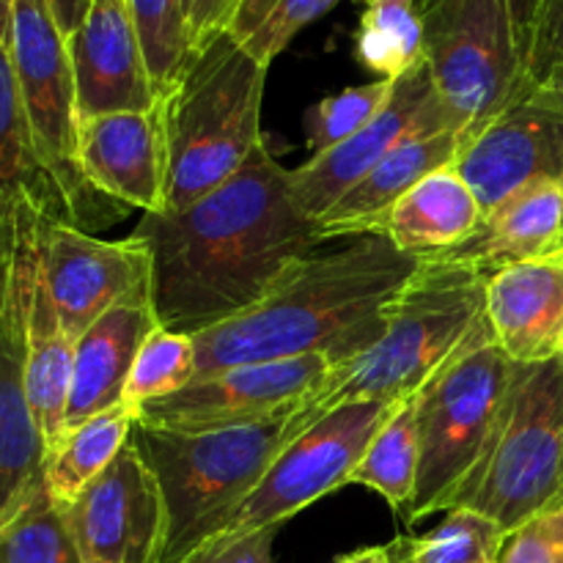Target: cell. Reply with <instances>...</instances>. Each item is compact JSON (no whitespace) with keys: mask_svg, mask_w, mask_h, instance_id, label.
Instances as JSON below:
<instances>
[{"mask_svg":"<svg viewBox=\"0 0 563 563\" xmlns=\"http://www.w3.org/2000/svg\"><path fill=\"white\" fill-rule=\"evenodd\" d=\"M132 234L152 253L159 328L187 335L256 306L328 242L297 212L289 168L267 141L229 181L179 212L143 214Z\"/></svg>","mask_w":563,"mask_h":563,"instance_id":"cell-1","label":"cell"},{"mask_svg":"<svg viewBox=\"0 0 563 563\" xmlns=\"http://www.w3.org/2000/svg\"><path fill=\"white\" fill-rule=\"evenodd\" d=\"M421 267L379 234L346 236L297 262L256 306L192 335L198 374L247 363L328 355L333 366L385 333L390 308Z\"/></svg>","mask_w":563,"mask_h":563,"instance_id":"cell-2","label":"cell"},{"mask_svg":"<svg viewBox=\"0 0 563 563\" xmlns=\"http://www.w3.org/2000/svg\"><path fill=\"white\" fill-rule=\"evenodd\" d=\"M487 273L445 253L421 256V267L390 308L385 333L352 361L333 366L300 410L286 421L291 443L311 423L350 401H407L487 322Z\"/></svg>","mask_w":563,"mask_h":563,"instance_id":"cell-3","label":"cell"},{"mask_svg":"<svg viewBox=\"0 0 563 563\" xmlns=\"http://www.w3.org/2000/svg\"><path fill=\"white\" fill-rule=\"evenodd\" d=\"M264 82L267 66L225 31L190 55L165 93L170 168L163 214L179 212L229 181L262 146Z\"/></svg>","mask_w":563,"mask_h":563,"instance_id":"cell-4","label":"cell"},{"mask_svg":"<svg viewBox=\"0 0 563 563\" xmlns=\"http://www.w3.org/2000/svg\"><path fill=\"white\" fill-rule=\"evenodd\" d=\"M286 421L198 434L132 429V443L163 498L165 531L157 563H192L212 544L284 451Z\"/></svg>","mask_w":563,"mask_h":563,"instance_id":"cell-5","label":"cell"},{"mask_svg":"<svg viewBox=\"0 0 563 563\" xmlns=\"http://www.w3.org/2000/svg\"><path fill=\"white\" fill-rule=\"evenodd\" d=\"M517 363L504 355L484 322L473 339L418 390L416 416L421 471L407 522L454 509L462 487L495 438Z\"/></svg>","mask_w":563,"mask_h":563,"instance_id":"cell-6","label":"cell"},{"mask_svg":"<svg viewBox=\"0 0 563 563\" xmlns=\"http://www.w3.org/2000/svg\"><path fill=\"white\" fill-rule=\"evenodd\" d=\"M563 500V357L517 366L487 454L456 506L493 517L506 533Z\"/></svg>","mask_w":563,"mask_h":563,"instance_id":"cell-7","label":"cell"},{"mask_svg":"<svg viewBox=\"0 0 563 563\" xmlns=\"http://www.w3.org/2000/svg\"><path fill=\"white\" fill-rule=\"evenodd\" d=\"M47 218L25 192L0 201V522L42 482L47 462L27 401V311Z\"/></svg>","mask_w":563,"mask_h":563,"instance_id":"cell-8","label":"cell"},{"mask_svg":"<svg viewBox=\"0 0 563 563\" xmlns=\"http://www.w3.org/2000/svg\"><path fill=\"white\" fill-rule=\"evenodd\" d=\"M418 9L434 88L471 135L531 93L526 53L504 0H427Z\"/></svg>","mask_w":563,"mask_h":563,"instance_id":"cell-9","label":"cell"},{"mask_svg":"<svg viewBox=\"0 0 563 563\" xmlns=\"http://www.w3.org/2000/svg\"><path fill=\"white\" fill-rule=\"evenodd\" d=\"M399 407L401 401H350L311 423L300 438L284 445L258 487L247 495L245 504L203 553L229 548L253 533L278 531L286 520L324 495L346 487L368 443Z\"/></svg>","mask_w":563,"mask_h":563,"instance_id":"cell-10","label":"cell"},{"mask_svg":"<svg viewBox=\"0 0 563 563\" xmlns=\"http://www.w3.org/2000/svg\"><path fill=\"white\" fill-rule=\"evenodd\" d=\"M9 53L38 152L64 187L77 225H104V214H121L126 207L99 196L77 163L75 71L47 0H14Z\"/></svg>","mask_w":563,"mask_h":563,"instance_id":"cell-11","label":"cell"},{"mask_svg":"<svg viewBox=\"0 0 563 563\" xmlns=\"http://www.w3.org/2000/svg\"><path fill=\"white\" fill-rule=\"evenodd\" d=\"M333 368L328 355L247 363L192 379L179 394L135 410V427L163 432H220L291 418Z\"/></svg>","mask_w":563,"mask_h":563,"instance_id":"cell-12","label":"cell"},{"mask_svg":"<svg viewBox=\"0 0 563 563\" xmlns=\"http://www.w3.org/2000/svg\"><path fill=\"white\" fill-rule=\"evenodd\" d=\"M465 126L454 119L434 88L427 60L394 80L388 104L366 126L328 152L311 154L300 168L289 170V190L297 212L319 223L324 212L366 179L396 146L418 132ZM467 132V130H465ZM471 135V132H467Z\"/></svg>","mask_w":563,"mask_h":563,"instance_id":"cell-13","label":"cell"},{"mask_svg":"<svg viewBox=\"0 0 563 563\" xmlns=\"http://www.w3.org/2000/svg\"><path fill=\"white\" fill-rule=\"evenodd\" d=\"M42 278L60 324L80 339L99 317L126 302H154V264L146 242L97 240L86 229L44 220Z\"/></svg>","mask_w":563,"mask_h":563,"instance_id":"cell-14","label":"cell"},{"mask_svg":"<svg viewBox=\"0 0 563 563\" xmlns=\"http://www.w3.org/2000/svg\"><path fill=\"white\" fill-rule=\"evenodd\" d=\"M64 509L82 563H157L163 498L132 440Z\"/></svg>","mask_w":563,"mask_h":563,"instance_id":"cell-15","label":"cell"},{"mask_svg":"<svg viewBox=\"0 0 563 563\" xmlns=\"http://www.w3.org/2000/svg\"><path fill=\"white\" fill-rule=\"evenodd\" d=\"M77 163L88 185L108 201L163 214L170 168L165 99L152 110H121L80 121Z\"/></svg>","mask_w":563,"mask_h":563,"instance_id":"cell-16","label":"cell"},{"mask_svg":"<svg viewBox=\"0 0 563 563\" xmlns=\"http://www.w3.org/2000/svg\"><path fill=\"white\" fill-rule=\"evenodd\" d=\"M66 47L80 121L121 110H152L163 102L126 0H91L77 31L66 36Z\"/></svg>","mask_w":563,"mask_h":563,"instance_id":"cell-17","label":"cell"},{"mask_svg":"<svg viewBox=\"0 0 563 563\" xmlns=\"http://www.w3.org/2000/svg\"><path fill=\"white\" fill-rule=\"evenodd\" d=\"M454 168L487 214L531 181L561 179L563 124L522 99L467 137Z\"/></svg>","mask_w":563,"mask_h":563,"instance_id":"cell-18","label":"cell"},{"mask_svg":"<svg viewBox=\"0 0 563 563\" xmlns=\"http://www.w3.org/2000/svg\"><path fill=\"white\" fill-rule=\"evenodd\" d=\"M484 311L495 344L517 366L563 357V247L495 269Z\"/></svg>","mask_w":563,"mask_h":563,"instance_id":"cell-19","label":"cell"},{"mask_svg":"<svg viewBox=\"0 0 563 563\" xmlns=\"http://www.w3.org/2000/svg\"><path fill=\"white\" fill-rule=\"evenodd\" d=\"M157 328L154 302H126L99 317L77 339L64 432L110 407L124 405L132 363L148 333Z\"/></svg>","mask_w":563,"mask_h":563,"instance_id":"cell-20","label":"cell"},{"mask_svg":"<svg viewBox=\"0 0 563 563\" xmlns=\"http://www.w3.org/2000/svg\"><path fill=\"white\" fill-rule=\"evenodd\" d=\"M559 247H563L561 179H537L489 209L471 240L440 253L493 275L506 264L531 262Z\"/></svg>","mask_w":563,"mask_h":563,"instance_id":"cell-21","label":"cell"},{"mask_svg":"<svg viewBox=\"0 0 563 563\" xmlns=\"http://www.w3.org/2000/svg\"><path fill=\"white\" fill-rule=\"evenodd\" d=\"M467 137L471 135L465 130H460V126L418 132V135L407 137L366 179L357 181L350 192H344L319 218V229H322L324 240L330 242L366 234L368 225L379 214L388 212L418 181L427 179L434 170L454 165Z\"/></svg>","mask_w":563,"mask_h":563,"instance_id":"cell-22","label":"cell"},{"mask_svg":"<svg viewBox=\"0 0 563 563\" xmlns=\"http://www.w3.org/2000/svg\"><path fill=\"white\" fill-rule=\"evenodd\" d=\"M484 212L476 196L454 165L429 174L388 212L379 214L366 234H379L401 253L429 256L451 251L471 240L482 225Z\"/></svg>","mask_w":563,"mask_h":563,"instance_id":"cell-23","label":"cell"},{"mask_svg":"<svg viewBox=\"0 0 563 563\" xmlns=\"http://www.w3.org/2000/svg\"><path fill=\"white\" fill-rule=\"evenodd\" d=\"M75 344L77 341L60 324L38 267L31 311H27V401L47 454L64 438L71 372H75Z\"/></svg>","mask_w":563,"mask_h":563,"instance_id":"cell-24","label":"cell"},{"mask_svg":"<svg viewBox=\"0 0 563 563\" xmlns=\"http://www.w3.org/2000/svg\"><path fill=\"white\" fill-rule=\"evenodd\" d=\"M20 192L31 196L53 220L77 225L64 187L58 185L38 152L25 104H22L9 44L0 38V201Z\"/></svg>","mask_w":563,"mask_h":563,"instance_id":"cell-25","label":"cell"},{"mask_svg":"<svg viewBox=\"0 0 563 563\" xmlns=\"http://www.w3.org/2000/svg\"><path fill=\"white\" fill-rule=\"evenodd\" d=\"M135 416L126 405H115L80 427L64 432L44 462V484L58 504H71L132 440Z\"/></svg>","mask_w":563,"mask_h":563,"instance_id":"cell-26","label":"cell"},{"mask_svg":"<svg viewBox=\"0 0 563 563\" xmlns=\"http://www.w3.org/2000/svg\"><path fill=\"white\" fill-rule=\"evenodd\" d=\"M421 438H418L416 396L401 401L388 423L368 443L366 454L352 471L350 484L374 489L390 509L407 511L418 489Z\"/></svg>","mask_w":563,"mask_h":563,"instance_id":"cell-27","label":"cell"},{"mask_svg":"<svg viewBox=\"0 0 563 563\" xmlns=\"http://www.w3.org/2000/svg\"><path fill=\"white\" fill-rule=\"evenodd\" d=\"M0 563H82L64 504L44 478L0 522Z\"/></svg>","mask_w":563,"mask_h":563,"instance_id":"cell-28","label":"cell"},{"mask_svg":"<svg viewBox=\"0 0 563 563\" xmlns=\"http://www.w3.org/2000/svg\"><path fill=\"white\" fill-rule=\"evenodd\" d=\"M357 58L379 80H396L423 60L418 0H368L357 27Z\"/></svg>","mask_w":563,"mask_h":563,"instance_id":"cell-29","label":"cell"},{"mask_svg":"<svg viewBox=\"0 0 563 563\" xmlns=\"http://www.w3.org/2000/svg\"><path fill=\"white\" fill-rule=\"evenodd\" d=\"M341 0H236L225 33L262 66L273 64L306 25Z\"/></svg>","mask_w":563,"mask_h":563,"instance_id":"cell-30","label":"cell"},{"mask_svg":"<svg viewBox=\"0 0 563 563\" xmlns=\"http://www.w3.org/2000/svg\"><path fill=\"white\" fill-rule=\"evenodd\" d=\"M198 374V352L196 341L187 333L157 328L148 333L132 363L130 379L124 388V405L132 416L148 401L165 399L170 394H179L181 388L196 379Z\"/></svg>","mask_w":563,"mask_h":563,"instance_id":"cell-31","label":"cell"},{"mask_svg":"<svg viewBox=\"0 0 563 563\" xmlns=\"http://www.w3.org/2000/svg\"><path fill=\"white\" fill-rule=\"evenodd\" d=\"M126 5L141 36L148 75L159 97L165 99L192 55L181 0H126Z\"/></svg>","mask_w":563,"mask_h":563,"instance_id":"cell-32","label":"cell"},{"mask_svg":"<svg viewBox=\"0 0 563 563\" xmlns=\"http://www.w3.org/2000/svg\"><path fill=\"white\" fill-rule=\"evenodd\" d=\"M509 533L467 506H456L427 537H410L412 563H498Z\"/></svg>","mask_w":563,"mask_h":563,"instance_id":"cell-33","label":"cell"},{"mask_svg":"<svg viewBox=\"0 0 563 563\" xmlns=\"http://www.w3.org/2000/svg\"><path fill=\"white\" fill-rule=\"evenodd\" d=\"M390 93H394V80H374L366 86L344 88V91L313 104L306 115L311 152H328V148L339 146L341 141L355 135L388 104Z\"/></svg>","mask_w":563,"mask_h":563,"instance_id":"cell-34","label":"cell"},{"mask_svg":"<svg viewBox=\"0 0 563 563\" xmlns=\"http://www.w3.org/2000/svg\"><path fill=\"white\" fill-rule=\"evenodd\" d=\"M498 563H563V500L511 531Z\"/></svg>","mask_w":563,"mask_h":563,"instance_id":"cell-35","label":"cell"},{"mask_svg":"<svg viewBox=\"0 0 563 563\" xmlns=\"http://www.w3.org/2000/svg\"><path fill=\"white\" fill-rule=\"evenodd\" d=\"M563 60V0L539 3L537 27H533L531 55H528V77L531 88Z\"/></svg>","mask_w":563,"mask_h":563,"instance_id":"cell-36","label":"cell"},{"mask_svg":"<svg viewBox=\"0 0 563 563\" xmlns=\"http://www.w3.org/2000/svg\"><path fill=\"white\" fill-rule=\"evenodd\" d=\"M234 3L236 0H196L190 22H187L192 53L225 31V22H229L231 11H234Z\"/></svg>","mask_w":563,"mask_h":563,"instance_id":"cell-37","label":"cell"},{"mask_svg":"<svg viewBox=\"0 0 563 563\" xmlns=\"http://www.w3.org/2000/svg\"><path fill=\"white\" fill-rule=\"evenodd\" d=\"M275 533L278 531L253 533V537L240 539V542L229 544V548L203 553L201 559H196L192 563H275L273 561Z\"/></svg>","mask_w":563,"mask_h":563,"instance_id":"cell-38","label":"cell"},{"mask_svg":"<svg viewBox=\"0 0 563 563\" xmlns=\"http://www.w3.org/2000/svg\"><path fill=\"white\" fill-rule=\"evenodd\" d=\"M526 99L563 124V60L555 64L553 69L531 88V93H528Z\"/></svg>","mask_w":563,"mask_h":563,"instance_id":"cell-39","label":"cell"},{"mask_svg":"<svg viewBox=\"0 0 563 563\" xmlns=\"http://www.w3.org/2000/svg\"><path fill=\"white\" fill-rule=\"evenodd\" d=\"M427 3V0H418V5ZM506 9H509L511 14V22H515L517 27V38H520L522 44V53H526V60L528 55H531V42H533V27H537V16H539V3L542 0H504ZM531 80V77H528Z\"/></svg>","mask_w":563,"mask_h":563,"instance_id":"cell-40","label":"cell"},{"mask_svg":"<svg viewBox=\"0 0 563 563\" xmlns=\"http://www.w3.org/2000/svg\"><path fill=\"white\" fill-rule=\"evenodd\" d=\"M47 3L53 9L55 22L64 31V36H71L77 31V25L82 22V16H86L91 0H47Z\"/></svg>","mask_w":563,"mask_h":563,"instance_id":"cell-41","label":"cell"},{"mask_svg":"<svg viewBox=\"0 0 563 563\" xmlns=\"http://www.w3.org/2000/svg\"><path fill=\"white\" fill-rule=\"evenodd\" d=\"M333 563H396V544H374V548L352 550Z\"/></svg>","mask_w":563,"mask_h":563,"instance_id":"cell-42","label":"cell"},{"mask_svg":"<svg viewBox=\"0 0 563 563\" xmlns=\"http://www.w3.org/2000/svg\"><path fill=\"white\" fill-rule=\"evenodd\" d=\"M11 14H14V0H0V38L5 44L11 36Z\"/></svg>","mask_w":563,"mask_h":563,"instance_id":"cell-43","label":"cell"},{"mask_svg":"<svg viewBox=\"0 0 563 563\" xmlns=\"http://www.w3.org/2000/svg\"><path fill=\"white\" fill-rule=\"evenodd\" d=\"M396 544V563H412V550H410V537L394 539Z\"/></svg>","mask_w":563,"mask_h":563,"instance_id":"cell-44","label":"cell"},{"mask_svg":"<svg viewBox=\"0 0 563 563\" xmlns=\"http://www.w3.org/2000/svg\"><path fill=\"white\" fill-rule=\"evenodd\" d=\"M192 5H196V0H181V9H185V20H187V22H190Z\"/></svg>","mask_w":563,"mask_h":563,"instance_id":"cell-45","label":"cell"},{"mask_svg":"<svg viewBox=\"0 0 563 563\" xmlns=\"http://www.w3.org/2000/svg\"><path fill=\"white\" fill-rule=\"evenodd\" d=\"M561 187H563V174H561Z\"/></svg>","mask_w":563,"mask_h":563,"instance_id":"cell-46","label":"cell"},{"mask_svg":"<svg viewBox=\"0 0 563 563\" xmlns=\"http://www.w3.org/2000/svg\"><path fill=\"white\" fill-rule=\"evenodd\" d=\"M366 3H368V0H366Z\"/></svg>","mask_w":563,"mask_h":563,"instance_id":"cell-47","label":"cell"}]
</instances>
